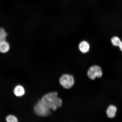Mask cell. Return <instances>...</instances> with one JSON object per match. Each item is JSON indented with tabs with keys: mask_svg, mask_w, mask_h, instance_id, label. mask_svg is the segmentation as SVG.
I'll use <instances>...</instances> for the list:
<instances>
[{
	"mask_svg": "<svg viewBox=\"0 0 122 122\" xmlns=\"http://www.w3.org/2000/svg\"><path fill=\"white\" fill-rule=\"evenodd\" d=\"M41 100L47 107L54 111L57 110L62 106V100L58 97L57 92L49 93L44 96Z\"/></svg>",
	"mask_w": 122,
	"mask_h": 122,
	"instance_id": "cell-1",
	"label": "cell"
},
{
	"mask_svg": "<svg viewBox=\"0 0 122 122\" xmlns=\"http://www.w3.org/2000/svg\"><path fill=\"white\" fill-rule=\"evenodd\" d=\"M34 109L35 113L40 116L46 117L50 113V109L44 104L41 100L35 105Z\"/></svg>",
	"mask_w": 122,
	"mask_h": 122,
	"instance_id": "cell-2",
	"label": "cell"
},
{
	"mask_svg": "<svg viewBox=\"0 0 122 122\" xmlns=\"http://www.w3.org/2000/svg\"><path fill=\"white\" fill-rule=\"evenodd\" d=\"M59 83L63 87L68 89L72 87L74 84V79L71 75L65 74L59 79Z\"/></svg>",
	"mask_w": 122,
	"mask_h": 122,
	"instance_id": "cell-3",
	"label": "cell"
},
{
	"mask_svg": "<svg viewBox=\"0 0 122 122\" xmlns=\"http://www.w3.org/2000/svg\"><path fill=\"white\" fill-rule=\"evenodd\" d=\"M87 74L88 77L91 80H94L97 77H101L102 75V72L100 66L94 65L89 68Z\"/></svg>",
	"mask_w": 122,
	"mask_h": 122,
	"instance_id": "cell-4",
	"label": "cell"
},
{
	"mask_svg": "<svg viewBox=\"0 0 122 122\" xmlns=\"http://www.w3.org/2000/svg\"><path fill=\"white\" fill-rule=\"evenodd\" d=\"M117 110V108L115 106L112 105L109 106L106 111L108 117L110 118H114L115 116Z\"/></svg>",
	"mask_w": 122,
	"mask_h": 122,
	"instance_id": "cell-5",
	"label": "cell"
},
{
	"mask_svg": "<svg viewBox=\"0 0 122 122\" xmlns=\"http://www.w3.org/2000/svg\"><path fill=\"white\" fill-rule=\"evenodd\" d=\"M79 48L82 53H86L89 51V44L86 41H83L81 42L79 45Z\"/></svg>",
	"mask_w": 122,
	"mask_h": 122,
	"instance_id": "cell-6",
	"label": "cell"
},
{
	"mask_svg": "<svg viewBox=\"0 0 122 122\" xmlns=\"http://www.w3.org/2000/svg\"><path fill=\"white\" fill-rule=\"evenodd\" d=\"M10 46L6 41H2L0 42V52L6 53L9 51Z\"/></svg>",
	"mask_w": 122,
	"mask_h": 122,
	"instance_id": "cell-7",
	"label": "cell"
},
{
	"mask_svg": "<svg viewBox=\"0 0 122 122\" xmlns=\"http://www.w3.org/2000/svg\"><path fill=\"white\" fill-rule=\"evenodd\" d=\"M14 92L15 95L18 97L22 96L25 93L24 88L21 85H18L15 88Z\"/></svg>",
	"mask_w": 122,
	"mask_h": 122,
	"instance_id": "cell-8",
	"label": "cell"
},
{
	"mask_svg": "<svg viewBox=\"0 0 122 122\" xmlns=\"http://www.w3.org/2000/svg\"><path fill=\"white\" fill-rule=\"evenodd\" d=\"M112 45L114 46H118L122 51V42L120 39L117 36H114L111 39Z\"/></svg>",
	"mask_w": 122,
	"mask_h": 122,
	"instance_id": "cell-9",
	"label": "cell"
},
{
	"mask_svg": "<svg viewBox=\"0 0 122 122\" xmlns=\"http://www.w3.org/2000/svg\"><path fill=\"white\" fill-rule=\"evenodd\" d=\"M7 36V33L6 32L4 29L2 27L0 28V40L1 41H6Z\"/></svg>",
	"mask_w": 122,
	"mask_h": 122,
	"instance_id": "cell-10",
	"label": "cell"
},
{
	"mask_svg": "<svg viewBox=\"0 0 122 122\" xmlns=\"http://www.w3.org/2000/svg\"><path fill=\"white\" fill-rule=\"evenodd\" d=\"M6 120L8 122H18V119L15 116L13 115H9L7 117L6 119Z\"/></svg>",
	"mask_w": 122,
	"mask_h": 122,
	"instance_id": "cell-11",
	"label": "cell"
},
{
	"mask_svg": "<svg viewBox=\"0 0 122 122\" xmlns=\"http://www.w3.org/2000/svg\"><path fill=\"white\" fill-rule=\"evenodd\" d=\"M1 41H0V42Z\"/></svg>",
	"mask_w": 122,
	"mask_h": 122,
	"instance_id": "cell-12",
	"label": "cell"
}]
</instances>
